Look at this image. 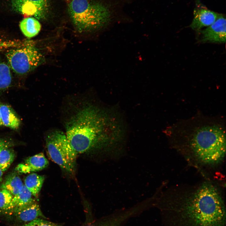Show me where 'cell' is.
Masks as SVG:
<instances>
[{"instance_id":"cell-11","label":"cell","mask_w":226,"mask_h":226,"mask_svg":"<svg viewBox=\"0 0 226 226\" xmlns=\"http://www.w3.org/2000/svg\"><path fill=\"white\" fill-rule=\"evenodd\" d=\"M49 161L43 153H40L27 159L24 164L17 165L16 170L20 172L27 173L41 170L47 167Z\"/></svg>"},{"instance_id":"cell-8","label":"cell","mask_w":226,"mask_h":226,"mask_svg":"<svg viewBox=\"0 0 226 226\" xmlns=\"http://www.w3.org/2000/svg\"><path fill=\"white\" fill-rule=\"evenodd\" d=\"M225 16L219 14L217 20L212 24L202 30L200 41L203 43H225L226 39Z\"/></svg>"},{"instance_id":"cell-22","label":"cell","mask_w":226,"mask_h":226,"mask_svg":"<svg viewBox=\"0 0 226 226\" xmlns=\"http://www.w3.org/2000/svg\"><path fill=\"white\" fill-rule=\"evenodd\" d=\"M11 145L9 143L3 139H0V152L3 149L11 147Z\"/></svg>"},{"instance_id":"cell-7","label":"cell","mask_w":226,"mask_h":226,"mask_svg":"<svg viewBox=\"0 0 226 226\" xmlns=\"http://www.w3.org/2000/svg\"><path fill=\"white\" fill-rule=\"evenodd\" d=\"M11 6L17 13L42 20L48 15L50 3L49 0H12Z\"/></svg>"},{"instance_id":"cell-5","label":"cell","mask_w":226,"mask_h":226,"mask_svg":"<svg viewBox=\"0 0 226 226\" xmlns=\"http://www.w3.org/2000/svg\"><path fill=\"white\" fill-rule=\"evenodd\" d=\"M46 148L52 161L68 172H73L77 154L65 134L58 130L49 133L46 137Z\"/></svg>"},{"instance_id":"cell-1","label":"cell","mask_w":226,"mask_h":226,"mask_svg":"<svg viewBox=\"0 0 226 226\" xmlns=\"http://www.w3.org/2000/svg\"><path fill=\"white\" fill-rule=\"evenodd\" d=\"M103 111L87 104L77 109L66 121V135L78 153L105 147L108 152L114 150L119 140L116 134L108 133L111 122Z\"/></svg>"},{"instance_id":"cell-20","label":"cell","mask_w":226,"mask_h":226,"mask_svg":"<svg viewBox=\"0 0 226 226\" xmlns=\"http://www.w3.org/2000/svg\"><path fill=\"white\" fill-rule=\"evenodd\" d=\"M19 226H60L58 224L43 219L38 218L28 223Z\"/></svg>"},{"instance_id":"cell-12","label":"cell","mask_w":226,"mask_h":226,"mask_svg":"<svg viewBox=\"0 0 226 226\" xmlns=\"http://www.w3.org/2000/svg\"><path fill=\"white\" fill-rule=\"evenodd\" d=\"M13 215L17 220L23 222H30L40 217L45 218L35 201Z\"/></svg>"},{"instance_id":"cell-19","label":"cell","mask_w":226,"mask_h":226,"mask_svg":"<svg viewBox=\"0 0 226 226\" xmlns=\"http://www.w3.org/2000/svg\"><path fill=\"white\" fill-rule=\"evenodd\" d=\"M13 197L8 190L0 189V214H6L8 207Z\"/></svg>"},{"instance_id":"cell-18","label":"cell","mask_w":226,"mask_h":226,"mask_svg":"<svg viewBox=\"0 0 226 226\" xmlns=\"http://www.w3.org/2000/svg\"><path fill=\"white\" fill-rule=\"evenodd\" d=\"M15 153L10 147L3 149L0 152V168L3 172L8 170L14 161Z\"/></svg>"},{"instance_id":"cell-17","label":"cell","mask_w":226,"mask_h":226,"mask_svg":"<svg viewBox=\"0 0 226 226\" xmlns=\"http://www.w3.org/2000/svg\"><path fill=\"white\" fill-rule=\"evenodd\" d=\"M8 64L0 60V92L8 88L12 82V75Z\"/></svg>"},{"instance_id":"cell-4","label":"cell","mask_w":226,"mask_h":226,"mask_svg":"<svg viewBox=\"0 0 226 226\" xmlns=\"http://www.w3.org/2000/svg\"><path fill=\"white\" fill-rule=\"evenodd\" d=\"M68 11L74 26L80 32L102 27L109 21L111 16L106 6L89 0H72Z\"/></svg>"},{"instance_id":"cell-3","label":"cell","mask_w":226,"mask_h":226,"mask_svg":"<svg viewBox=\"0 0 226 226\" xmlns=\"http://www.w3.org/2000/svg\"><path fill=\"white\" fill-rule=\"evenodd\" d=\"M179 203L174 210L180 221L188 226H224L223 201L211 183L203 184Z\"/></svg>"},{"instance_id":"cell-2","label":"cell","mask_w":226,"mask_h":226,"mask_svg":"<svg viewBox=\"0 0 226 226\" xmlns=\"http://www.w3.org/2000/svg\"><path fill=\"white\" fill-rule=\"evenodd\" d=\"M168 133L183 139L202 164H216L225 156V128L216 121L195 117L169 128Z\"/></svg>"},{"instance_id":"cell-24","label":"cell","mask_w":226,"mask_h":226,"mask_svg":"<svg viewBox=\"0 0 226 226\" xmlns=\"http://www.w3.org/2000/svg\"><path fill=\"white\" fill-rule=\"evenodd\" d=\"M2 125H3L2 121L1 112L0 110V126H1Z\"/></svg>"},{"instance_id":"cell-16","label":"cell","mask_w":226,"mask_h":226,"mask_svg":"<svg viewBox=\"0 0 226 226\" xmlns=\"http://www.w3.org/2000/svg\"><path fill=\"white\" fill-rule=\"evenodd\" d=\"M23 185L20 177L13 174L9 175L1 185L0 189H5L14 196L20 192Z\"/></svg>"},{"instance_id":"cell-23","label":"cell","mask_w":226,"mask_h":226,"mask_svg":"<svg viewBox=\"0 0 226 226\" xmlns=\"http://www.w3.org/2000/svg\"><path fill=\"white\" fill-rule=\"evenodd\" d=\"M3 172L0 168V183L2 181Z\"/></svg>"},{"instance_id":"cell-15","label":"cell","mask_w":226,"mask_h":226,"mask_svg":"<svg viewBox=\"0 0 226 226\" xmlns=\"http://www.w3.org/2000/svg\"><path fill=\"white\" fill-rule=\"evenodd\" d=\"M45 177L35 173L30 174L24 180L25 186L35 197H37L42 187Z\"/></svg>"},{"instance_id":"cell-25","label":"cell","mask_w":226,"mask_h":226,"mask_svg":"<svg viewBox=\"0 0 226 226\" xmlns=\"http://www.w3.org/2000/svg\"></svg>"},{"instance_id":"cell-6","label":"cell","mask_w":226,"mask_h":226,"mask_svg":"<svg viewBox=\"0 0 226 226\" xmlns=\"http://www.w3.org/2000/svg\"><path fill=\"white\" fill-rule=\"evenodd\" d=\"M10 68L15 73L24 74L32 71L43 63L45 58L32 41L13 48L6 54Z\"/></svg>"},{"instance_id":"cell-14","label":"cell","mask_w":226,"mask_h":226,"mask_svg":"<svg viewBox=\"0 0 226 226\" xmlns=\"http://www.w3.org/2000/svg\"><path fill=\"white\" fill-rule=\"evenodd\" d=\"M0 110L3 125L13 129L19 128L20 120L10 106L0 104Z\"/></svg>"},{"instance_id":"cell-9","label":"cell","mask_w":226,"mask_h":226,"mask_svg":"<svg viewBox=\"0 0 226 226\" xmlns=\"http://www.w3.org/2000/svg\"><path fill=\"white\" fill-rule=\"evenodd\" d=\"M193 14V19L190 27L198 31L202 28L208 27L213 24L219 15V13L202 7L196 8Z\"/></svg>"},{"instance_id":"cell-21","label":"cell","mask_w":226,"mask_h":226,"mask_svg":"<svg viewBox=\"0 0 226 226\" xmlns=\"http://www.w3.org/2000/svg\"><path fill=\"white\" fill-rule=\"evenodd\" d=\"M10 45V42L8 40L0 39V50L8 49Z\"/></svg>"},{"instance_id":"cell-13","label":"cell","mask_w":226,"mask_h":226,"mask_svg":"<svg viewBox=\"0 0 226 226\" xmlns=\"http://www.w3.org/2000/svg\"><path fill=\"white\" fill-rule=\"evenodd\" d=\"M19 27L23 34L26 37L30 38L38 35L41 26L37 19L30 17L23 19L20 23Z\"/></svg>"},{"instance_id":"cell-10","label":"cell","mask_w":226,"mask_h":226,"mask_svg":"<svg viewBox=\"0 0 226 226\" xmlns=\"http://www.w3.org/2000/svg\"><path fill=\"white\" fill-rule=\"evenodd\" d=\"M30 191L23 185L17 194L14 196L7 210L6 214H13L27 207L35 201Z\"/></svg>"}]
</instances>
